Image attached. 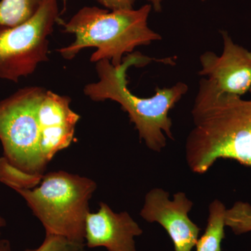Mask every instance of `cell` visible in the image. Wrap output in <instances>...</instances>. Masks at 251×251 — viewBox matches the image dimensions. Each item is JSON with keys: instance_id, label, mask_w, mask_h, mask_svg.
Wrapping results in <instances>:
<instances>
[{"instance_id": "6da1fadb", "label": "cell", "mask_w": 251, "mask_h": 251, "mask_svg": "<svg viewBox=\"0 0 251 251\" xmlns=\"http://www.w3.org/2000/svg\"><path fill=\"white\" fill-rule=\"evenodd\" d=\"M242 97L201 77L191 110L194 127L186 143L193 173L204 174L220 158L251 166V99Z\"/></svg>"}, {"instance_id": "9c48e42d", "label": "cell", "mask_w": 251, "mask_h": 251, "mask_svg": "<svg viewBox=\"0 0 251 251\" xmlns=\"http://www.w3.org/2000/svg\"><path fill=\"white\" fill-rule=\"evenodd\" d=\"M142 234L143 229L128 212L115 213L106 203L100 202L99 211L86 218L85 244L90 249L136 251L134 239Z\"/></svg>"}, {"instance_id": "3957f363", "label": "cell", "mask_w": 251, "mask_h": 251, "mask_svg": "<svg viewBox=\"0 0 251 251\" xmlns=\"http://www.w3.org/2000/svg\"><path fill=\"white\" fill-rule=\"evenodd\" d=\"M151 7L145 4L138 9L109 11L85 6L64 25V32L75 34V41L57 51L70 60L86 48H97L91 62L107 59L119 67L125 54L132 53L138 46L161 40V36L148 26Z\"/></svg>"}, {"instance_id": "e0dca14e", "label": "cell", "mask_w": 251, "mask_h": 251, "mask_svg": "<svg viewBox=\"0 0 251 251\" xmlns=\"http://www.w3.org/2000/svg\"><path fill=\"white\" fill-rule=\"evenodd\" d=\"M0 251H11V244L9 240L2 239L0 241Z\"/></svg>"}, {"instance_id": "4fadbf2b", "label": "cell", "mask_w": 251, "mask_h": 251, "mask_svg": "<svg viewBox=\"0 0 251 251\" xmlns=\"http://www.w3.org/2000/svg\"><path fill=\"white\" fill-rule=\"evenodd\" d=\"M226 226L235 234L251 232V205L249 203L237 202L226 212Z\"/></svg>"}, {"instance_id": "ffe728a7", "label": "cell", "mask_w": 251, "mask_h": 251, "mask_svg": "<svg viewBox=\"0 0 251 251\" xmlns=\"http://www.w3.org/2000/svg\"><path fill=\"white\" fill-rule=\"evenodd\" d=\"M249 92H251V88L250 91H249Z\"/></svg>"}, {"instance_id": "8fae6325", "label": "cell", "mask_w": 251, "mask_h": 251, "mask_svg": "<svg viewBox=\"0 0 251 251\" xmlns=\"http://www.w3.org/2000/svg\"><path fill=\"white\" fill-rule=\"evenodd\" d=\"M45 0H1L0 25L14 27L32 17Z\"/></svg>"}, {"instance_id": "ba28073f", "label": "cell", "mask_w": 251, "mask_h": 251, "mask_svg": "<svg viewBox=\"0 0 251 251\" xmlns=\"http://www.w3.org/2000/svg\"><path fill=\"white\" fill-rule=\"evenodd\" d=\"M224 49L221 55L206 51L200 56V75L209 79L220 90L242 97L251 88V51L235 44L227 31H221Z\"/></svg>"}, {"instance_id": "5bb4252c", "label": "cell", "mask_w": 251, "mask_h": 251, "mask_svg": "<svg viewBox=\"0 0 251 251\" xmlns=\"http://www.w3.org/2000/svg\"><path fill=\"white\" fill-rule=\"evenodd\" d=\"M85 243L72 241L54 234H46L40 247L25 251H86Z\"/></svg>"}, {"instance_id": "5b68a950", "label": "cell", "mask_w": 251, "mask_h": 251, "mask_svg": "<svg viewBox=\"0 0 251 251\" xmlns=\"http://www.w3.org/2000/svg\"><path fill=\"white\" fill-rule=\"evenodd\" d=\"M46 89L27 87L0 100V141L15 166L44 174L52 161L49 132L40 110Z\"/></svg>"}, {"instance_id": "9a60e30c", "label": "cell", "mask_w": 251, "mask_h": 251, "mask_svg": "<svg viewBox=\"0 0 251 251\" xmlns=\"http://www.w3.org/2000/svg\"><path fill=\"white\" fill-rule=\"evenodd\" d=\"M108 10L133 9L135 0H97Z\"/></svg>"}, {"instance_id": "7c38bea8", "label": "cell", "mask_w": 251, "mask_h": 251, "mask_svg": "<svg viewBox=\"0 0 251 251\" xmlns=\"http://www.w3.org/2000/svg\"><path fill=\"white\" fill-rule=\"evenodd\" d=\"M44 174L27 173L13 165L6 158H0V181L14 190H29L39 186Z\"/></svg>"}, {"instance_id": "7a4b0ae2", "label": "cell", "mask_w": 251, "mask_h": 251, "mask_svg": "<svg viewBox=\"0 0 251 251\" xmlns=\"http://www.w3.org/2000/svg\"><path fill=\"white\" fill-rule=\"evenodd\" d=\"M153 60L157 59L134 52L124 57L119 67H114L107 59L99 61L96 65L98 82L87 84L83 91L94 101L111 100L120 104L134 124L140 139L150 150L160 152L166 148V135L175 140L169 112L187 93L188 87L179 82L171 87H156L154 95L149 98L132 93L128 87L127 70L132 66L145 67Z\"/></svg>"}, {"instance_id": "277c9868", "label": "cell", "mask_w": 251, "mask_h": 251, "mask_svg": "<svg viewBox=\"0 0 251 251\" xmlns=\"http://www.w3.org/2000/svg\"><path fill=\"white\" fill-rule=\"evenodd\" d=\"M96 189L97 184L90 178L57 171L44 175L36 188L15 191L41 221L46 234L85 243L89 202Z\"/></svg>"}, {"instance_id": "2e32d148", "label": "cell", "mask_w": 251, "mask_h": 251, "mask_svg": "<svg viewBox=\"0 0 251 251\" xmlns=\"http://www.w3.org/2000/svg\"><path fill=\"white\" fill-rule=\"evenodd\" d=\"M151 3V6L156 12H160L162 10V3L163 0H148Z\"/></svg>"}, {"instance_id": "8992f818", "label": "cell", "mask_w": 251, "mask_h": 251, "mask_svg": "<svg viewBox=\"0 0 251 251\" xmlns=\"http://www.w3.org/2000/svg\"><path fill=\"white\" fill-rule=\"evenodd\" d=\"M58 19L57 0H45L37 12L22 24L0 25V78L18 82L49 60L48 37Z\"/></svg>"}, {"instance_id": "52a82bcc", "label": "cell", "mask_w": 251, "mask_h": 251, "mask_svg": "<svg viewBox=\"0 0 251 251\" xmlns=\"http://www.w3.org/2000/svg\"><path fill=\"white\" fill-rule=\"evenodd\" d=\"M193 205L186 193H175L171 200L169 193L155 188L145 196L140 216L149 223H158L166 229L175 251H192L201 232V228L188 216Z\"/></svg>"}, {"instance_id": "ac0fdd59", "label": "cell", "mask_w": 251, "mask_h": 251, "mask_svg": "<svg viewBox=\"0 0 251 251\" xmlns=\"http://www.w3.org/2000/svg\"><path fill=\"white\" fill-rule=\"evenodd\" d=\"M6 226V221H5L4 219H3L1 216H0V236H1V229L3 227Z\"/></svg>"}, {"instance_id": "30bf717a", "label": "cell", "mask_w": 251, "mask_h": 251, "mask_svg": "<svg viewBox=\"0 0 251 251\" xmlns=\"http://www.w3.org/2000/svg\"><path fill=\"white\" fill-rule=\"evenodd\" d=\"M226 206L219 200L211 203L209 217L204 234L198 239L196 251H222L221 243L225 236Z\"/></svg>"}, {"instance_id": "d6986e66", "label": "cell", "mask_w": 251, "mask_h": 251, "mask_svg": "<svg viewBox=\"0 0 251 251\" xmlns=\"http://www.w3.org/2000/svg\"><path fill=\"white\" fill-rule=\"evenodd\" d=\"M201 1H208V0H201Z\"/></svg>"}]
</instances>
